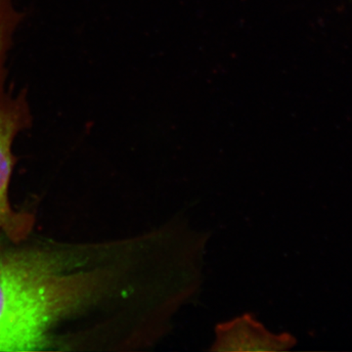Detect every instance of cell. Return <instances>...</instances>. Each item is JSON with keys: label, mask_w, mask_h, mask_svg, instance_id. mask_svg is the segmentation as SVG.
<instances>
[{"label": "cell", "mask_w": 352, "mask_h": 352, "mask_svg": "<svg viewBox=\"0 0 352 352\" xmlns=\"http://www.w3.org/2000/svg\"><path fill=\"white\" fill-rule=\"evenodd\" d=\"M23 18L12 0H0V237L6 236L13 241L23 239L30 227V219L16 214L9 201L13 142L32 122L25 92L13 95L6 88V60Z\"/></svg>", "instance_id": "cell-2"}, {"label": "cell", "mask_w": 352, "mask_h": 352, "mask_svg": "<svg viewBox=\"0 0 352 352\" xmlns=\"http://www.w3.org/2000/svg\"><path fill=\"white\" fill-rule=\"evenodd\" d=\"M289 335H273L249 315L219 325L212 351H278L293 346Z\"/></svg>", "instance_id": "cell-3"}, {"label": "cell", "mask_w": 352, "mask_h": 352, "mask_svg": "<svg viewBox=\"0 0 352 352\" xmlns=\"http://www.w3.org/2000/svg\"><path fill=\"white\" fill-rule=\"evenodd\" d=\"M101 282L62 252H0V351L50 349L57 326L91 302Z\"/></svg>", "instance_id": "cell-1"}]
</instances>
